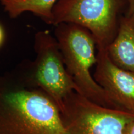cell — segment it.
Listing matches in <instances>:
<instances>
[{"mask_svg": "<svg viewBox=\"0 0 134 134\" xmlns=\"http://www.w3.org/2000/svg\"><path fill=\"white\" fill-rule=\"evenodd\" d=\"M0 134H66L57 106L29 74L0 76Z\"/></svg>", "mask_w": 134, "mask_h": 134, "instance_id": "6da1fadb", "label": "cell"}, {"mask_svg": "<svg viewBox=\"0 0 134 134\" xmlns=\"http://www.w3.org/2000/svg\"><path fill=\"white\" fill-rule=\"evenodd\" d=\"M54 36L78 93L101 106L124 110L110 99L91 75V67L96 63L97 47L91 32L75 23H62L55 26Z\"/></svg>", "mask_w": 134, "mask_h": 134, "instance_id": "7a4b0ae2", "label": "cell"}, {"mask_svg": "<svg viewBox=\"0 0 134 134\" xmlns=\"http://www.w3.org/2000/svg\"><path fill=\"white\" fill-rule=\"evenodd\" d=\"M129 0H58L52 8V25L71 23L91 32L97 49L107 48L116 36Z\"/></svg>", "mask_w": 134, "mask_h": 134, "instance_id": "3957f363", "label": "cell"}, {"mask_svg": "<svg viewBox=\"0 0 134 134\" xmlns=\"http://www.w3.org/2000/svg\"><path fill=\"white\" fill-rule=\"evenodd\" d=\"M36 58L29 73L34 85L44 92L61 113L64 100L78 88L67 71L57 41L48 31L35 34Z\"/></svg>", "mask_w": 134, "mask_h": 134, "instance_id": "277c9868", "label": "cell"}, {"mask_svg": "<svg viewBox=\"0 0 134 134\" xmlns=\"http://www.w3.org/2000/svg\"><path fill=\"white\" fill-rule=\"evenodd\" d=\"M60 113L66 134H125L134 118L133 114L101 106L76 91L65 99Z\"/></svg>", "mask_w": 134, "mask_h": 134, "instance_id": "5b68a950", "label": "cell"}, {"mask_svg": "<svg viewBox=\"0 0 134 134\" xmlns=\"http://www.w3.org/2000/svg\"><path fill=\"white\" fill-rule=\"evenodd\" d=\"M93 77L110 99L134 114V73L120 68L109 57L107 48L98 49Z\"/></svg>", "mask_w": 134, "mask_h": 134, "instance_id": "8992f818", "label": "cell"}, {"mask_svg": "<svg viewBox=\"0 0 134 134\" xmlns=\"http://www.w3.org/2000/svg\"><path fill=\"white\" fill-rule=\"evenodd\" d=\"M107 51L115 65L134 73V14L122 17L116 36Z\"/></svg>", "mask_w": 134, "mask_h": 134, "instance_id": "52a82bcc", "label": "cell"}, {"mask_svg": "<svg viewBox=\"0 0 134 134\" xmlns=\"http://www.w3.org/2000/svg\"><path fill=\"white\" fill-rule=\"evenodd\" d=\"M58 0H0V3L10 18H16L30 12L46 24L52 25V8Z\"/></svg>", "mask_w": 134, "mask_h": 134, "instance_id": "ba28073f", "label": "cell"}, {"mask_svg": "<svg viewBox=\"0 0 134 134\" xmlns=\"http://www.w3.org/2000/svg\"><path fill=\"white\" fill-rule=\"evenodd\" d=\"M125 134H134V118L127 124L125 129Z\"/></svg>", "mask_w": 134, "mask_h": 134, "instance_id": "9c48e42d", "label": "cell"}, {"mask_svg": "<svg viewBox=\"0 0 134 134\" xmlns=\"http://www.w3.org/2000/svg\"><path fill=\"white\" fill-rule=\"evenodd\" d=\"M134 14V0H129V6L127 14Z\"/></svg>", "mask_w": 134, "mask_h": 134, "instance_id": "30bf717a", "label": "cell"}, {"mask_svg": "<svg viewBox=\"0 0 134 134\" xmlns=\"http://www.w3.org/2000/svg\"><path fill=\"white\" fill-rule=\"evenodd\" d=\"M4 39V33L2 27L0 26V47L3 44Z\"/></svg>", "mask_w": 134, "mask_h": 134, "instance_id": "8fae6325", "label": "cell"}]
</instances>
